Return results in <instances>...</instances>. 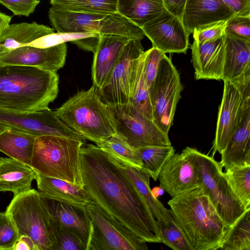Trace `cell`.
<instances>
[{
  "label": "cell",
  "mask_w": 250,
  "mask_h": 250,
  "mask_svg": "<svg viewBox=\"0 0 250 250\" xmlns=\"http://www.w3.org/2000/svg\"><path fill=\"white\" fill-rule=\"evenodd\" d=\"M163 0H118L117 12L140 28L166 11Z\"/></svg>",
  "instance_id": "cell-28"
},
{
  "label": "cell",
  "mask_w": 250,
  "mask_h": 250,
  "mask_svg": "<svg viewBox=\"0 0 250 250\" xmlns=\"http://www.w3.org/2000/svg\"><path fill=\"white\" fill-rule=\"evenodd\" d=\"M223 94L219 106L215 136L213 143V154H220L225 148L232 134L241 106L242 95L233 83L225 81Z\"/></svg>",
  "instance_id": "cell-18"
},
{
  "label": "cell",
  "mask_w": 250,
  "mask_h": 250,
  "mask_svg": "<svg viewBox=\"0 0 250 250\" xmlns=\"http://www.w3.org/2000/svg\"><path fill=\"white\" fill-rule=\"evenodd\" d=\"M187 0H163L166 10L182 21Z\"/></svg>",
  "instance_id": "cell-45"
},
{
  "label": "cell",
  "mask_w": 250,
  "mask_h": 250,
  "mask_svg": "<svg viewBox=\"0 0 250 250\" xmlns=\"http://www.w3.org/2000/svg\"><path fill=\"white\" fill-rule=\"evenodd\" d=\"M165 55L154 47L144 52V72L149 90L157 74L161 60Z\"/></svg>",
  "instance_id": "cell-40"
},
{
  "label": "cell",
  "mask_w": 250,
  "mask_h": 250,
  "mask_svg": "<svg viewBox=\"0 0 250 250\" xmlns=\"http://www.w3.org/2000/svg\"><path fill=\"white\" fill-rule=\"evenodd\" d=\"M225 174L234 192L245 207L250 208V166L233 167Z\"/></svg>",
  "instance_id": "cell-35"
},
{
  "label": "cell",
  "mask_w": 250,
  "mask_h": 250,
  "mask_svg": "<svg viewBox=\"0 0 250 250\" xmlns=\"http://www.w3.org/2000/svg\"><path fill=\"white\" fill-rule=\"evenodd\" d=\"M55 112L71 129L96 144L116 133L109 107L94 85L77 92Z\"/></svg>",
  "instance_id": "cell-4"
},
{
  "label": "cell",
  "mask_w": 250,
  "mask_h": 250,
  "mask_svg": "<svg viewBox=\"0 0 250 250\" xmlns=\"http://www.w3.org/2000/svg\"><path fill=\"white\" fill-rule=\"evenodd\" d=\"M182 90L179 73L171 59L165 55L161 60L157 74L149 92L152 120L167 134Z\"/></svg>",
  "instance_id": "cell-10"
},
{
  "label": "cell",
  "mask_w": 250,
  "mask_h": 250,
  "mask_svg": "<svg viewBox=\"0 0 250 250\" xmlns=\"http://www.w3.org/2000/svg\"><path fill=\"white\" fill-rule=\"evenodd\" d=\"M157 222L162 243L174 250H192L172 216L167 222Z\"/></svg>",
  "instance_id": "cell-37"
},
{
  "label": "cell",
  "mask_w": 250,
  "mask_h": 250,
  "mask_svg": "<svg viewBox=\"0 0 250 250\" xmlns=\"http://www.w3.org/2000/svg\"><path fill=\"white\" fill-rule=\"evenodd\" d=\"M220 249L250 250V208L229 229Z\"/></svg>",
  "instance_id": "cell-34"
},
{
  "label": "cell",
  "mask_w": 250,
  "mask_h": 250,
  "mask_svg": "<svg viewBox=\"0 0 250 250\" xmlns=\"http://www.w3.org/2000/svg\"><path fill=\"white\" fill-rule=\"evenodd\" d=\"M144 52L135 63L130 85V103L138 111L152 120L149 89L144 72Z\"/></svg>",
  "instance_id": "cell-29"
},
{
  "label": "cell",
  "mask_w": 250,
  "mask_h": 250,
  "mask_svg": "<svg viewBox=\"0 0 250 250\" xmlns=\"http://www.w3.org/2000/svg\"><path fill=\"white\" fill-rule=\"evenodd\" d=\"M242 100L232 134L220 153V162L225 170L233 167L250 166V89L242 92Z\"/></svg>",
  "instance_id": "cell-16"
},
{
  "label": "cell",
  "mask_w": 250,
  "mask_h": 250,
  "mask_svg": "<svg viewBox=\"0 0 250 250\" xmlns=\"http://www.w3.org/2000/svg\"><path fill=\"white\" fill-rule=\"evenodd\" d=\"M49 224L52 240L51 250H86L78 237L58 224L50 213Z\"/></svg>",
  "instance_id": "cell-36"
},
{
  "label": "cell",
  "mask_w": 250,
  "mask_h": 250,
  "mask_svg": "<svg viewBox=\"0 0 250 250\" xmlns=\"http://www.w3.org/2000/svg\"><path fill=\"white\" fill-rule=\"evenodd\" d=\"M145 52L139 39H130L123 48L110 74L98 88L102 100L107 104L129 102L130 85L135 62Z\"/></svg>",
  "instance_id": "cell-12"
},
{
  "label": "cell",
  "mask_w": 250,
  "mask_h": 250,
  "mask_svg": "<svg viewBox=\"0 0 250 250\" xmlns=\"http://www.w3.org/2000/svg\"><path fill=\"white\" fill-rule=\"evenodd\" d=\"M48 16L58 32L118 35L140 40L145 36L141 28L118 12L109 14L79 13L61 10L52 5Z\"/></svg>",
  "instance_id": "cell-7"
},
{
  "label": "cell",
  "mask_w": 250,
  "mask_h": 250,
  "mask_svg": "<svg viewBox=\"0 0 250 250\" xmlns=\"http://www.w3.org/2000/svg\"><path fill=\"white\" fill-rule=\"evenodd\" d=\"M152 47L164 53H186L189 46L188 35L181 20L167 10L141 28Z\"/></svg>",
  "instance_id": "cell-14"
},
{
  "label": "cell",
  "mask_w": 250,
  "mask_h": 250,
  "mask_svg": "<svg viewBox=\"0 0 250 250\" xmlns=\"http://www.w3.org/2000/svg\"><path fill=\"white\" fill-rule=\"evenodd\" d=\"M83 188L92 201L135 235L162 243L158 222L122 165L97 145L80 150Z\"/></svg>",
  "instance_id": "cell-1"
},
{
  "label": "cell",
  "mask_w": 250,
  "mask_h": 250,
  "mask_svg": "<svg viewBox=\"0 0 250 250\" xmlns=\"http://www.w3.org/2000/svg\"><path fill=\"white\" fill-rule=\"evenodd\" d=\"M227 21H221L200 26L194 30V41L203 43L217 39L225 34Z\"/></svg>",
  "instance_id": "cell-42"
},
{
  "label": "cell",
  "mask_w": 250,
  "mask_h": 250,
  "mask_svg": "<svg viewBox=\"0 0 250 250\" xmlns=\"http://www.w3.org/2000/svg\"><path fill=\"white\" fill-rule=\"evenodd\" d=\"M130 39L118 35L100 34L93 52V85L99 88L110 74L121 51Z\"/></svg>",
  "instance_id": "cell-21"
},
{
  "label": "cell",
  "mask_w": 250,
  "mask_h": 250,
  "mask_svg": "<svg viewBox=\"0 0 250 250\" xmlns=\"http://www.w3.org/2000/svg\"><path fill=\"white\" fill-rule=\"evenodd\" d=\"M115 125L116 133L130 146L137 149L149 146L171 145L167 134L130 103L107 104Z\"/></svg>",
  "instance_id": "cell-9"
},
{
  "label": "cell",
  "mask_w": 250,
  "mask_h": 250,
  "mask_svg": "<svg viewBox=\"0 0 250 250\" xmlns=\"http://www.w3.org/2000/svg\"><path fill=\"white\" fill-rule=\"evenodd\" d=\"M170 214L192 250L220 249L229 229L202 185L168 201Z\"/></svg>",
  "instance_id": "cell-2"
},
{
  "label": "cell",
  "mask_w": 250,
  "mask_h": 250,
  "mask_svg": "<svg viewBox=\"0 0 250 250\" xmlns=\"http://www.w3.org/2000/svg\"><path fill=\"white\" fill-rule=\"evenodd\" d=\"M9 127H10L8 125L0 123V134L4 131H5L6 130H7Z\"/></svg>",
  "instance_id": "cell-49"
},
{
  "label": "cell",
  "mask_w": 250,
  "mask_h": 250,
  "mask_svg": "<svg viewBox=\"0 0 250 250\" xmlns=\"http://www.w3.org/2000/svg\"><path fill=\"white\" fill-rule=\"evenodd\" d=\"M53 219L76 235L88 250L92 232V223L86 206H76L46 199Z\"/></svg>",
  "instance_id": "cell-20"
},
{
  "label": "cell",
  "mask_w": 250,
  "mask_h": 250,
  "mask_svg": "<svg viewBox=\"0 0 250 250\" xmlns=\"http://www.w3.org/2000/svg\"><path fill=\"white\" fill-rule=\"evenodd\" d=\"M137 150L143 164L141 170L154 181L158 180V175L165 163L175 153L171 145L149 146Z\"/></svg>",
  "instance_id": "cell-32"
},
{
  "label": "cell",
  "mask_w": 250,
  "mask_h": 250,
  "mask_svg": "<svg viewBox=\"0 0 250 250\" xmlns=\"http://www.w3.org/2000/svg\"><path fill=\"white\" fill-rule=\"evenodd\" d=\"M39 3V0H0V3L14 15L26 17L33 13Z\"/></svg>",
  "instance_id": "cell-43"
},
{
  "label": "cell",
  "mask_w": 250,
  "mask_h": 250,
  "mask_svg": "<svg viewBox=\"0 0 250 250\" xmlns=\"http://www.w3.org/2000/svg\"><path fill=\"white\" fill-rule=\"evenodd\" d=\"M35 173L38 188L43 198L83 206L92 201L83 187L36 171Z\"/></svg>",
  "instance_id": "cell-23"
},
{
  "label": "cell",
  "mask_w": 250,
  "mask_h": 250,
  "mask_svg": "<svg viewBox=\"0 0 250 250\" xmlns=\"http://www.w3.org/2000/svg\"><path fill=\"white\" fill-rule=\"evenodd\" d=\"M61 10L89 14H109L117 12L118 0H50Z\"/></svg>",
  "instance_id": "cell-33"
},
{
  "label": "cell",
  "mask_w": 250,
  "mask_h": 250,
  "mask_svg": "<svg viewBox=\"0 0 250 250\" xmlns=\"http://www.w3.org/2000/svg\"><path fill=\"white\" fill-rule=\"evenodd\" d=\"M225 33L250 40V16L234 15L226 21Z\"/></svg>",
  "instance_id": "cell-41"
},
{
  "label": "cell",
  "mask_w": 250,
  "mask_h": 250,
  "mask_svg": "<svg viewBox=\"0 0 250 250\" xmlns=\"http://www.w3.org/2000/svg\"><path fill=\"white\" fill-rule=\"evenodd\" d=\"M96 145L119 163L142 169L143 164L137 149L130 146L117 133L102 140Z\"/></svg>",
  "instance_id": "cell-31"
},
{
  "label": "cell",
  "mask_w": 250,
  "mask_h": 250,
  "mask_svg": "<svg viewBox=\"0 0 250 250\" xmlns=\"http://www.w3.org/2000/svg\"><path fill=\"white\" fill-rule=\"evenodd\" d=\"M121 164L148 205L156 220L165 222L169 221L172 216L169 210L153 195L149 186L150 177L141 169Z\"/></svg>",
  "instance_id": "cell-30"
},
{
  "label": "cell",
  "mask_w": 250,
  "mask_h": 250,
  "mask_svg": "<svg viewBox=\"0 0 250 250\" xmlns=\"http://www.w3.org/2000/svg\"><path fill=\"white\" fill-rule=\"evenodd\" d=\"M96 33L57 32L45 35L36 39L27 45L38 48H47L61 43L75 42L91 37H99Z\"/></svg>",
  "instance_id": "cell-38"
},
{
  "label": "cell",
  "mask_w": 250,
  "mask_h": 250,
  "mask_svg": "<svg viewBox=\"0 0 250 250\" xmlns=\"http://www.w3.org/2000/svg\"><path fill=\"white\" fill-rule=\"evenodd\" d=\"M12 17L0 12V37L6 29L10 24Z\"/></svg>",
  "instance_id": "cell-47"
},
{
  "label": "cell",
  "mask_w": 250,
  "mask_h": 250,
  "mask_svg": "<svg viewBox=\"0 0 250 250\" xmlns=\"http://www.w3.org/2000/svg\"><path fill=\"white\" fill-rule=\"evenodd\" d=\"M185 150L198 168L205 191L221 219L229 228L249 208L234 192L220 162L195 148L187 146Z\"/></svg>",
  "instance_id": "cell-6"
},
{
  "label": "cell",
  "mask_w": 250,
  "mask_h": 250,
  "mask_svg": "<svg viewBox=\"0 0 250 250\" xmlns=\"http://www.w3.org/2000/svg\"><path fill=\"white\" fill-rule=\"evenodd\" d=\"M54 32V29L36 22L9 24L0 37V53L27 45L38 38Z\"/></svg>",
  "instance_id": "cell-26"
},
{
  "label": "cell",
  "mask_w": 250,
  "mask_h": 250,
  "mask_svg": "<svg viewBox=\"0 0 250 250\" xmlns=\"http://www.w3.org/2000/svg\"><path fill=\"white\" fill-rule=\"evenodd\" d=\"M92 223L88 250H147L140 238L93 201L86 206Z\"/></svg>",
  "instance_id": "cell-11"
},
{
  "label": "cell",
  "mask_w": 250,
  "mask_h": 250,
  "mask_svg": "<svg viewBox=\"0 0 250 250\" xmlns=\"http://www.w3.org/2000/svg\"><path fill=\"white\" fill-rule=\"evenodd\" d=\"M5 212L19 234L29 237L38 250H51L50 212L46 199L39 191L31 190L14 196Z\"/></svg>",
  "instance_id": "cell-8"
},
{
  "label": "cell",
  "mask_w": 250,
  "mask_h": 250,
  "mask_svg": "<svg viewBox=\"0 0 250 250\" xmlns=\"http://www.w3.org/2000/svg\"><path fill=\"white\" fill-rule=\"evenodd\" d=\"M84 144L67 137L38 136L34 144L31 167L43 175L83 187L80 150Z\"/></svg>",
  "instance_id": "cell-5"
},
{
  "label": "cell",
  "mask_w": 250,
  "mask_h": 250,
  "mask_svg": "<svg viewBox=\"0 0 250 250\" xmlns=\"http://www.w3.org/2000/svg\"><path fill=\"white\" fill-rule=\"evenodd\" d=\"M224 35L203 43L193 41L191 61L197 80L222 79L224 61Z\"/></svg>",
  "instance_id": "cell-19"
},
{
  "label": "cell",
  "mask_w": 250,
  "mask_h": 250,
  "mask_svg": "<svg viewBox=\"0 0 250 250\" xmlns=\"http://www.w3.org/2000/svg\"><path fill=\"white\" fill-rule=\"evenodd\" d=\"M35 171L21 161L0 158V191H11L14 195L31 190Z\"/></svg>",
  "instance_id": "cell-25"
},
{
  "label": "cell",
  "mask_w": 250,
  "mask_h": 250,
  "mask_svg": "<svg viewBox=\"0 0 250 250\" xmlns=\"http://www.w3.org/2000/svg\"><path fill=\"white\" fill-rule=\"evenodd\" d=\"M13 250H38V248L29 237L21 235L14 246Z\"/></svg>",
  "instance_id": "cell-46"
},
{
  "label": "cell",
  "mask_w": 250,
  "mask_h": 250,
  "mask_svg": "<svg viewBox=\"0 0 250 250\" xmlns=\"http://www.w3.org/2000/svg\"><path fill=\"white\" fill-rule=\"evenodd\" d=\"M236 16H250V0H219Z\"/></svg>",
  "instance_id": "cell-44"
},
{
  "label": "cell",
  "mask_w": 250,
  "mask_h": 250,
  "mask_svg": "<svg viewBox=\"0 0 250 250\" xmlns=\"http://www.w3.org/2000/svg\"><path fill=\"white\" fill-rule=\"evenodd\" d=\"M250 73V40L225 33L222 80L233 82Z\"/></svg>",
  "instance_id": "cell-24"
},
{
  "label": "cell",
  "mask_w": 250,
  "mask_h": 250,
  "mask_svg": "<svg viewBox=\"0 0 250 250\" xmlns=\"http://www.w3.org/2000/svg\"><path fill=\"white\" fill-rule=\"evenodd\" d=\"M67 48L65 43L47 48L21 46L0 53V65L30 66L57 72L65 64Z\"/></svg>",
  "instance_id": "cell-17"
},
{
  "label": "cell",
  "mask_w": 250,
  "mask_h": 250,
  "mask_svg": "<svg viewBox=\"0 0 250 250\" xmlns=\"http://www.w3.org/2000/svg\"><path fill=\"white\" fill-rule=\"evenodd\" d=\"M151 191L153 195L156 198L159 196L162 195L164 191L161 187H155Z\"/></svg>",
  "instance_id": "cell-48"
},
{
  "label": "cell",
  "mask_w": 250,
  "mask_h": 250,
  "mask_svg": "<svg viewBox=\"0 0 250 250\" xmlns=\"http://www.w3.org/2000/svg\"><path fill=\"white\" fill-rule=\"evenodd\" d=\"M0 123L36 136L55 135L86 140L71 129L48 108L33 112H24L0 107Z\"/></svg>",
  "instance_id": "cell-13"
},
{
  "label": "cell",
  "mask_w": 250,
  "mask_h": 250,
  "mask_svg": "<svg viewBox=\"0 0 250 250\" xmlns=\"http://www.w3.org/2000/svg\"><path fill=\"white\" fill-rule=\"evenodd\" d=\"M37 137L10 127L0 134V151L31 167L34 144Z\"/></svg>",
  "instance_id": "cell-27"
},
{
  "label": "cell",
  "mask_w": 250,
  "mask_h": 250,
  "mask_svg": "<svg viewBox=\"0 0 250 250\" xmlns=\"http://www.w3.org/2000/svg\"><path fill=\"white\" fill-rule=\"evenodd\" d=\"M19 236L10 216L5 212H0V250H13Z\"/></svg>",
  "instance_id": "cell-39"
},
{
  "label": "cell",
  "mask_w": 250,
  "mask_h": 250,
  "mask_svg": "<svg viewBox=\"0 0 250 250\" xmlns=\"http://www.w3.org/2000/svg\"><path fill=\"white\" fill-rule=\"evenodd\" d=\"M235 15L219 0H187L182 23L189 36L200 26L227 21Z\"/></svg>",
  "instance_id": "cell-22"
},
{
  "label": "cell",
  "mask_w": 250,
  "mask_h": 250,
  "mask_svg": "<svg viewBox=\"0 0 250 250\" xmlns=\"http://www.w3.org/2000/svg\"><path fill=\"white\" fill-rule=\"evenodd\" d=\"M57 72L20 65H0V107L24 112L48 109L57 97Z\"/></svg>",
  "instance_id": "cell-3"
},
{
  "label": "cell",
  "mask_w": 250,
  "mask_h": 250,
  "mask_svg": "<svg viewBox=\"0 0 250 250\" xmlns=\"http://www.w3.org/2000/svg\"><path fill=\"white\" fill-rule=\"evenodd\" d=\"M160 187L174 197L202 185L198 168L184 149L165 163L158 177Z\"/></svg>",
  "instance_id": "cell-15"
}]
</instances>
